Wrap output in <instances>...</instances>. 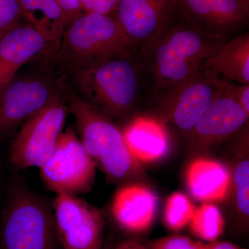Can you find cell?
<instances>
[{"label":"cell","instance_id":"1","mask_svg":"<svg viewBox=\"0 0 249 249\" xmlns=\"http://www.w3.org/2000/svg\"><path fill=\"white\" fill-rule=\"evenodd\" d=\"M183 20L174 21L146 53L153 59L157 85L171 91L202 72L224 42V36L204 30L184 18Z\"/></svg>","mask_w":249,"mask_h":249},{"label":"cell","instance_id":"2","mask_svg":"<svg viewBox=\"0 0 249 249\" xmlns=\"http://www.w3.org/2000/svg\"><path fill=\"white\" fill-rule=\"evenodd\" d=\"M68 109L76 121L80 142L108 178L124 181L143 173L142 163L126 145L122 131L107 116L73 93Z\"/></svg>","mask_w":249,"mask_h":249},{"label":"cell","instance_id":"3","mask_svg":"<svg viewBox=\"0 0 249 249\" xmlns=\"http://www.w3.org/2000/svg\"><path fill=\"white\" fill-rule=\"evenodd\" d=\"M53 213L19 180L11 183L1 214L0 249H53Z\"/></svg>","mask_w":249,"mask_h":249},{"label":"cell","instance_id":"4","mask_svg":"<svg viewBox=\"0 0 249 249\" xmlns=\"http://www.w3.org/2000/svg\"><path fill=\"white\" fill-rule=\"evenodd\" d=\"M134 49L116 16L93 13L82 14L67 26L58 48L71 70L130 55Z\"/></svg>","mask_w":249,"mask_h":249},{"label":"cell","instance_id":"5","mask_svg":"<svg viewBox=\"0 0 249 249\" xmlns=\"http://www.w3.org/2000/svg\"><path fill=\"white\" fill-rule=\"evenodd\" d=\"M72 70L83 99L105 115H124L135 103L139 75L130 55Z\"/></svg>","mask_w":249,"mask_h":249},{"label":"cell","instance_id":"6","mask_svg":"<svg viewBox=\"0 0 249 249\" xmlns=\"http://www.w3.org/2000/svg\"><path fill=\"white\" fill-rule=\"evenodd\" d=\"M68 107L58 97L24 121L11 143L9 161L16 169L40 168L63 132Z\"/></svg>","mask_w":249,"mask_h":249},{"label":"cell","instance_id":"7","mask_svg":"<svg viewBox=\"0 0 249 249\" xmlns=\"http://www.w3.org/2000/svg\"><path fill=\"white\" fill-rule=\"evenodd\" d=\"M96 165L71 129L62 132L55 150L40 167L42 181L51 191L78 196L91 191Z\"/></svg>","mask_w":249,"mask_h":249},{"label":"cell","instance_id":"8","mask_svg":"<svg viewBox=\"0 0 249 249\" xmlns=\"http://www.w3.org/2000/svg\"><path fill=\"white\" fill-rule=\"evenodd\" d=\"M55 232L64 249H101L104 220L95 206L77 196L58 194L53 201Z\"/></svg>","mask_w":249,"mask_h":249},{"label":"cell","instance_id":"9","mask_svg":"<svg viewBox=\"0 0 249 249\" xmlns=\"http://www.w3.org/2000/svg\"><path fill=\"white\" fill-rule=\"evenodd\" d=\"M116 11L134 48L139 46L145 54L178 14L177 0H119Z\"/></svg>","mask_w":249,"mask_h":249},{"label":"cell","instance_id":"10","mask_svg":"<svg viewBox=\"0 0 249 249\" xmlns=\"http://www.w3.org/2000/svg\"><path fill=\"white\" fill-rule=\"evenodd\" d=\"M249 118L235 97L233 84L228 83L188 134L190 143L196 150L209 148L240 130Z\"/></svg>","mask_w":249,"mask_h":249},{"label":"cell","instance_id":"11","mask_svg":"<svg viewBox=\"0 0 249 249\" xmlns=\"http://www.w3.org/2000/svg\"><path fill=\"white\" fill-rule=\"evenodd\" d=\"M60 97L53 85L37 77L15 79L0 96V136Z\"/></svg>","mask_w":249,"mask_h":249},{"label":"cell","instance_id":"12","mask_svg":"<svg viewBox=\"0 0 249 249\" xmlns=\"http://www.w3.org/2000/svg\"><path fill=\"white\" fill-rule=\"evenodd\" d=\"M59 46L29 23H18L0 36V96L24 64Z\"/></svg>","mask_w":249,"mask_h":249},{"label":"cell","instance_id":"13","mask_svg":"<svg viewBox=\"0 0 249 249\" xmlns=\"http://www.w3.org/2000/svg\"><path fill=\"white\" fill-rule=\"evenodd\" d=\"M228 83L202 71L172 90L169 109L172 124L189 134Z\"/></svg>","mask_w":249,"mask_h":249},{"label":"cell","instance_id":"14","mask_svg":"<svg viewBox=\"0 0 249 249\" xmlns=\"http://www.w3.org/2000/svg\"><path fill=\"white\" fill-rule=\"evenodd\" d=\"M159 198L140 183L124 185L116 191L111 205L114 221L121 230L132 235L147 232L155 222Z\"/></svg>","mask_w":249,"mask_h":249},{"label":"cell","instance_id":"15","mask_svg":"<svg viewBox=\"0 0 249 249\" xmlns=\"http://www.w3.org/2000/svg\"><path fill=\"white\" fill-rule=\"evenodd\" d=\"M177 3L180 16L204 30L224 37L249 16L238 0H177Z\"/></svg>","mask_w":249,"mask_h":249},{"label":"cell","instance_id":"16","mask_svg":"<svg viewBox=\"0 0 249 249\" xmlns=\"http://www.w3.org/2000/svg\"><path fill=\"white\" fill-rule=\"evenodd\" d=\"M122 133L129 150L142 164L160 161L169 154V132L157 119L137 116L126 124Z\"/></svg>","mask_w":249,"mask_h":249},{"label":"cell","instance_id":"17","mask_svg":"<svg viewBox=\"0 0 249 249\" xmlns=\"http://www.w3.org/2000/svg\"><path fill=\"white\" fill-rule=\"evenodd\" d=\"M185 179L188 191L196 200L221 201L230 191L232 172L221 162L200 157L188 165Z\"/></svg>","mask_w":249,"mask_h":249},{"label":"cell","instance_id":"18","mask_svg":"<svg viewBox=\"0 0 249 249\" xmlns=\"http://www.w3.org/2000/svg\"><path fill=\"white\" fill-rule=\"evenodd\" d=\"M203 71L239 85H249V34L222 43L204 65Z\"/></svg>","mask_w":249,"mask_h":249},{"label":"cell","instance_id":"19","mask_svg":"<svg viewBox=\"0 0 249 249\" xmlns=\"http://www.w3.org/2000/svg\"><path fill=\"white\" fill-rule=\"evenodd\" d=\"M22 19L60 47L66 28L65 17L55 0H18Z\"/></svg>","mask_w":249,"mask_h":249},{"label":"cell","instance_id":"20","mask_svg":"<svg viewBox=\"0 0 249 249\" xmlns=\"http://www.w3.org/2000/svg\"><path fill=\"white\" fill-rule=\"evenodd\" d=\"M188 226L192 234L201 242H213L224 233L225 219L215 205L204 202L196 208Z\"/></svg>","mask_w":249,"mask_h":249},{"label":"cell","instance_id":"21","mask_svg":"<svg viewBox=\"0 0 249 249\" xmlns=\"http://www.w3.org/2000/svg\"><path fill=\"white\" fill-rule=\"evenodd\" d=\"M189 198L180 192L170 195L165 203L163 221L167 229L178 232L188 226L196 211Z\"/></svg>","mask_w":249,"mask_h":249},{"label":"cell","instance_id":"22","mask_svg":"<svg viewBox=\"0 0 249 249\" xmlns=\"http://www.w3.org/2000/svg\"><path fill=\"white\" fill-rule=\"evenodd\" d=\"M235 207L237 213L248 222L249 215V160L245 156L236 163L232 173Z\"/></svg>","mask_w":249,"mask_h":249},{"label":"cell","instance_id":"23","mask_svg":"<svg viewBox=\"0 0 249 249\" xmlns=\"http://www.w3.org/2000/svg\"><path fill=\"white\" fill-rule=\"evenodd\" d=\"M22 19L18 0H0V36L17 25Z\"/></svg>","mask_w":249,"mask_h":249},{"label":"cell","instance_id":"24","mask_svg":"<svg viewBox=\"0 0 249 249\" xmlns=\"http://www.w3.org/2000/svg\"><path fill=\"white\" fill-rule=\"evenodd\" d=\"M149 249H197L196 242L188 236L171 235L150 241Z\"/></svg>","mask_w":249,"mask_h":249},{"label":"cell","instance_id":"25","mask_svg":"<svg viewBox=\"0 0 249 249\" xmlns=\"http://www.w3.org/2000/svg\"><path fill=\"white\" fill-rule=\"evenodd\" d=\"M119 0H80L85 13L109 15L116 11Z\"/></svg>","mask_w":249,"mask_h":249},{"label":"cell","instance_id":"26","mask_svg":"<svg viewBox=\"0 0 249 249\" xmlns=\"http://www.w3.org/2000/svg\"><path fill=\"white\" fill-rule=\"evenodd\" d=\"M65 17L66 27L83 14L80 0H55Z\"/></svg>","mask_w":249,"mask_h":249},{"label":"cell","instance_id":"27","mask_svg":"<svg viewBox=\"0 0 249 249\" xmlns=\"http://www.w3.org/2000/svg\"><path fill=\"white\" fill-rule=\"evenodd\" d=\"M233 91L240 106L249 114V85L233 84Z\"/></svg>","mask_w":249,"mask_h":249},{"label":"cell","instance_id":"28","mask_svg":"<svg viewBox=\"0 0 249 249\" xmlns=\"http://www.w3.org/2000/svg\"><path fill=\"white\" fill-rule=\"evenodd\" d=\"M197 249H245L227 241L215 240L211 242H196Z\"/></svg>","mask_w":249,"mask_h":249},{"label":"cell","instance_id":"29","mask_svg":"<svg viewBox=\"0 0 249 249\" xmlns=\"http://www.w3.org/2000/svg\"><path fill=\"white\" fill-rule=\"evenodd\" d=\"M111 249H149L147 244L137 238H129L119 242Z\"/></svg>","mask_w":249,"mask_h":249},{"label":"cell","instance_id":"30","mask_svg":"<svg viewBox=\"0 0 249 249\" xmlns=\"http://www.w3.org/2000/svg\"><path fill=\"white\" fill-rule=\"evenodd\" d=\"M238 1L243 6L244 9L249 12V0H238Z\"/></svg>","mask_w":249,"mask_h":249}]
</instances>
